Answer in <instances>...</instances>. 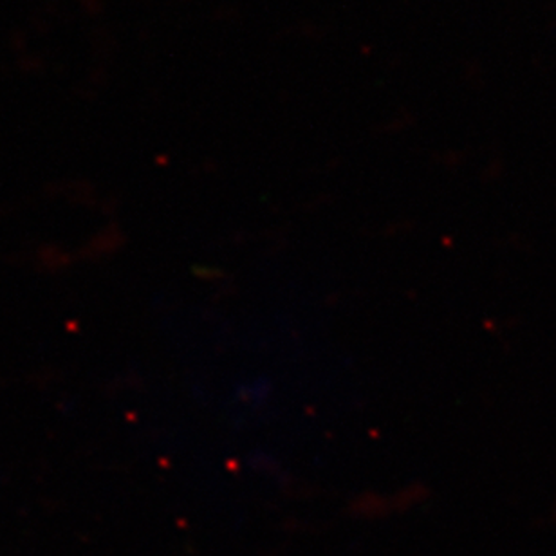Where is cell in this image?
I'll use <instances>...</instances> for the list:
<instances>
[]
</instances>
